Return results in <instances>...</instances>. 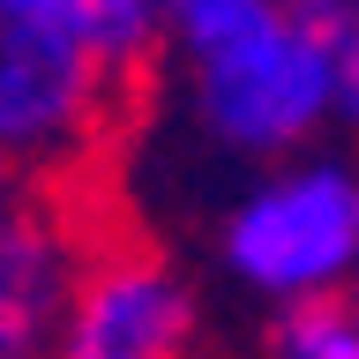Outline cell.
Here are the masks:
<instances>
[{
  "instance_id": "6da1fadb",
  "label": "cell",
  "mask_w": 359,
  "mask_h": 359,
  "mask_svg": "<svg viewBox=\"0 0 359 359\" xmlns=\"http://www.w3.org/2000/svg\"><path fill=\"white\" fill-rule=\"evenodd\" d=\"M150 67L165 75L195 150L232 172L337 142L330 83L292 0H165Z\"/></svg>"
},
{
  "instance_id": "7a4b0ae2",
  "label": "cell",
  "mask_w": 359,
  "mask_h": 359,
  "mask_svg": "<svg viewBox=\"0 0 359 359\" xmlns=\"http://www.w3.org/2000/svg\"><path fill=\"white\" fill-rule=\"evenodd\" d=\"M217 277L255 307L337 299L359 285V150L314 142L240 172L210 224Z\"/></svg>"
},
{
  "instance_id": "3957f363",
  "label": "cell",
  "mask_w": 359,
  "mask_h": 359,
  "mask_svg": "<svg viewBox=\"0 0 359 359\" xmlns=\"http://www.w3.org/2000/svg\"><path fill=\"white\" fill-rule=\"evenodd\" d=\"M128 105L135 83L97 67L22 0H0V172L8 180L75 195L112 150V135L128 128Z\"/></svg>"
},
{
  "instance_id": "277c9868",
  "label": "cell",
  "mask_w": 359,
  "mask_h": 359,
  "mask_svg": "<svg viewBox=\"0 0 359 359\" xmlns=\"http://www.w3.org/2000/svg\"><path fill=\"white\" fill-rule=\"evenodd\" d=\"M202 299L165 247L135 232H90L45 359H195Z\"/></svg>"
},
{
  "instance_id": "5b68a950",
  "label": "cell",
  "mask_w": 359,
  "mask_h": 359,
  "mask_svg": "<svg viewBox=\"0 0 359 359\" xmlns=\"http://www.w3.org/2000/svg\"><path fill=\"white\" fill-rule=\"evenodd\" d=\"M90 217L75 195L22 187L0 172V359H45L60 330Z\"/></svg>"
},
{
  "instance_id": "8992f818",
  "label": "cell",
  "mask_w": 359,
  "mask_h": 359,
  "mask_svg": "<svg viewBox=\"0 0 359 359\" xmlns=\"http://www.w3.org/2000/svg\"><path fill=\"white\" fill-rule=\"evenodd\" d=\"M38 22H53L60 38H75L97 67H112L120 83H142L157 53V8L165 0H22Z\"/></svg>"
},
{
  "instance_id": "52a82bcc",
  "label": "cell",
  "mask_w": 359,
  "mask_h": 359,
  "mask_svg": "<svg viewBox=\"0 0 359 359\" xmlns=\"http://www.w3.org/2000/svg\"><path fill=\"white\" fill-rule=\"evenodd\" d=\"M330 83V135L359 150V0H292Z\"/></svg>"
},
{
  "instance_id": "ba28073f",
  "label": "cell",
  "mask_w": 359,
  "mask_h": 359,
  "mask_svg": "<svg viewBox=\"0 0 359 359\" xmlns=\"http://www.w3.org/2000/svg\"><path fill=\"white\" fill-rule=\"evenodd\" d=\"M262 359H359V307L337 299H292L262 314Z\"/></svg>"
},
{
  "instance_id": "9c48e42d",
  "label": "cell",
  "mask_w": 359,
  "mask_h": 359,
  "mask_svg": "<svg viewBox=\"0 0 359 359\" xmlns=\"http://www.w3.org/2000/svg\"><path fill=\"white\" fill-rule=\"evenodd\" d=\"M352 307H359V285H352Z\"/></svg>"
},
{
  "instance_id": "30bf717a",
  "label": "cell",
  "mask_w": 359,
  "mask_h": 359,
  "mask_svg": "<svg viewBox=\"0 0 359 359\" xmlns=\"http://www.w3.org/2000/svg\"><path fill=\"white\" fill-rule=\"evenodd\" d=\"M195 359H202V352H195Z\"/></svg>"
}]
</instances>
